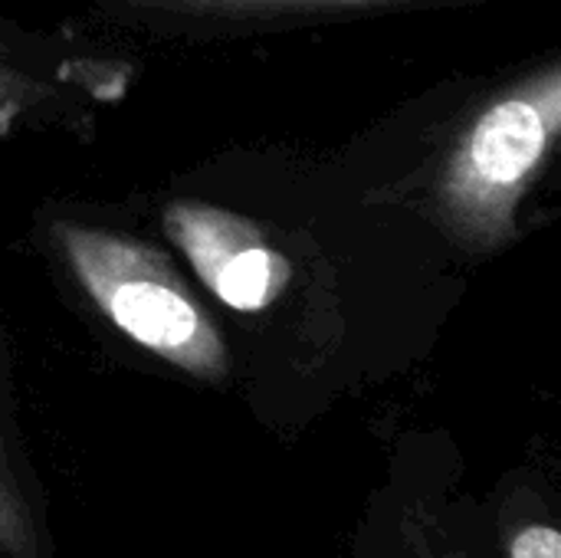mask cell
I'll return each instance as SVG.
<instances>
[{
  "label": "cell",
  "mask_w": 561,
  "mask_h": 558,
  "mask_svg": "<svg viewBox=\"0 0 561 558\" xmlns=\"http://www.w3.org/2000/svg\"><path fill=\"white\" fill-rule=\"evenodd\" d=\"M342 558H500L486 503L454 451L404 447L375 483Z\"/></svg>",
  "instance_id": "3"
},
{
  "label": "cell",
  "mask_w": 561,
  "mask_h": 558,
  "mask_svg": "<svg viewBox=\"0 0 561 558\" xmlns=\"http://www.w3.org/2000/svg\"><path fill=\"white\" fill-rule=\"evenodd\" d=\"M164 230L197 280L233 312H263L293 283V263L253 220L227 207L171 201L164 207Z\"/></svg>",
  "instance_id": "4"
},
{
  "label": "cell",
  "mask_w": 561,
  "mask_h": 558,
  "mask_svg": "<svg viewBox=\"0 0 561 558\" xmlns=\"http://www.w3.org/2000/svg\"><path fill=\"white\" fill-rule=\"evenodd\" d=\"M0 558H59L49 497L0 408Z\"/></svg>",
  "instance_id": "5"
},
{
  "label": "cell",
  "mask_w": 561,
  "mask_h": 558,
  "mask_svg": "<svg viewBox=\"0 0 561 558\" xmlns=\"http://www.w3.org/2000/svg\"><path fill=\"white\" fill-rule=\"evenodd\" d=\"M53 237L82 293L128 342L187 378H230L224 332L154 247L72 220H56Z\"/></svg>",
  "instance_id": "2"
},
{
  "label": "cell",
  "mask_w": 561,
  "mask_h": 558,
  "mask_svg": "<svg viewBox=\"0 0 561 558\" xmlns=\"http://www.w3.org/2000/svg\"><path fill=\"white\" fill-rule=\"evenodd\" d=\"M561 135V62L549 59L503 89L463 128L437 178L447 230L490 253L519 237V204L536 187Z\"/></svg>",
  "instance_id": "1"
},
{
  "label": "cell",
  "mask_w": 561,
  "mask_h": 558,
  "mask_svg": "<svg viewBox=\"0 0 561 558\" xmlns=\"http://www.w3.org/2000/svg\"><path fill=\"white\" fill-rule=\"evenodd\" d=\"M500 558H561L559 506L542 474L523 467L483 500Z\"/></svg>",
  "instance_id": "6"
},
{
  "label": "cell",
  "mask_w": 561,
  "mask_h": 558,
  "mask_svg": "<svg viewBox=\"0 0 561 558\" xmlns=\"http://www.w3.org/2000/svg\"><path fill=\"white\" fill-rule=\"evenodd\" d=\"M148 10L201 13V16H270V13H309V10H358V7H401L417 0H128Z\"/></svg>",
  "instance_id": "7"
},
{
  "label": "cell",
  "mask_w": 561,
  "mask_h": 558,
  "mask_svg": "<svg viewBox=\"0 0 561 558\" xmlns=\"http://www.w3.org/2000/svg\"><path fill=\"white\" fill-rule=\"evenodd\" d=\"M43 99H49V86L39 76L0 62V132H7L20 115L36 109Z\"/></svg>",
  "instance_id": "8"
}]
</instances>
